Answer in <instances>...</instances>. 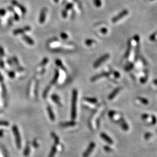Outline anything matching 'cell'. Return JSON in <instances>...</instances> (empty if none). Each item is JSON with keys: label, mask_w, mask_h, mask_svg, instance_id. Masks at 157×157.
Here are the masks:
<instances>
[{"label": "cell", "mask_w": 157, "mask_h": 157, "mask_svg": "<svg viewBox=\"0 0 157 157\" xmlns=\"http://www.w3.org/2000/svg\"><path fill=\"white\" fill-rule=\"evenodd\" d=\"M4 134V130H0V137H2Z\"/></svg>", "instance_id": "681fc988"}, {"label": "cell", "mask_w": 157, "mask_h": 157, "mask_svg": "<svg viewBox=\"0 0 157 157\" xmlns=\"http://www.w3.org/2000/svg\"><path fill=\"white\" fill-rule=\"evenodd\" d=\"M56 153V147L55 146H53L52 147V148L51 150V151H50V153L49 155H48V157H54Z\"/></svg>", "instance_id": "cb8c5ba5"}, {"label": "cell", "mask_w": 157, "mask_h": 157, "mask_svg": "<svg viewBox=\"0 0 157 157\" xmlns=\"http://www.w3.org/2000/svg\"><path fill=\"white\" fill-rule=\"evenodd\" d=\"M100 136H101L102 139H103L104 141H105L106 143H109L110 144H112L113 143V141L112 140V139L109 136H108L106 133H102L100 134Z\"/></svg>", "instance_id": "9c48e42d"}, {"label": "cell", "mask_w": 157, "mask_h": 157, "mask_svg": "<svg viewBox=\"0 0 157 157\" xmlns=\"http://www.w3.org/2000/svg\"><path fill=\"white\" fill-rule=\"evenodd\" d=\"M120 90H121V88L120 87H118L116 88V89H115L109 95V96H108V100H112L113 99H114L115 97L119 94V93L120 92Z\"/></svg>", "instance_id": "30bf717a"}, {"label": "cell", "mask_w": 157, "mask_h": 157, "mask_svg": "<svg viewBox=\"0 0 157 157\" xmlns=\"http://www.w3.org/2000/svg\"><path fill=\"white\" fill-rule=\"evenodd\" d=\"M8 9L9 10L10 12H12L13 13V19H14V20H16V21H19L20 19L18 13L15 11L14 8H13L12 6H8Z\"/></svg>", "instance_id": "8fae6325"}, {"label": "cell", "mask_w": 157, "mask_h": 157, "mask_svg": "<svg viewBox=\"0 0 157 157\" xmlns=\"http://www.w3.org/2000/svg\"><path fill=\"white\" fill-rule=\"evenodd\" d=\"M55 63L56 65H57V66L59 67V68H60L62 70H63V71L66 72V69L65 67L64 66V65H63V64L62 63V62L59 59H56V61H55Z\"/></svg>", "instance_id": "e0dca14e"}, {"label": "cell", "mask_w": 157, "mask_h": 157, "mask_svg": "<svg viewBox=\"0 0 157 157\" xmlns=\"http://www.w3.org/2000/svg\"><path fill=\"white\" fill-rule=\"evenodd\" d=\"M2 111H0V113H2Z\"/></svg>", "instance_id": "db71d44e"}, {"label": "cell", "mask_w": 157, "mask_h": 157, "mask_svg": "<svg viewBox=\"0 0 157 157\" xmlns=\"http://www.w3.org/2000/svg\"><path fill=\"white\" fill-rule=\"evenodd\" d=\"M157 36V30L150 36V40L151 41H154L155 39H156Z\"/></svg>", "instance_id": "1f68e13d"}, {"label": "cell", "mask_w": 157, "mask_h": 157, "mask_svg": "<svg viewBox=\"0 0 157 157\" xmlns=\"http://www.w3.org/2000/svg\"><path fill=\"white\" fill-rule=\"evenodd\" d=\"M113 76L116 77V78H119V77H120V74L119 72H116V71H115L114 72H113Z\"/></svg>", "instance_id": "f6af8a7d"}, {"label": "cell", "mask_w": 157, "mask_h": 157, "mask_svg": "<svg viewBox=\"0 0 157 157\" xmlns=\"http://www.w3.org/2000/svg\"><path fill=\"white\" fill-rule=\"evenodd\" d=\"M107 75H108V74L104 73V74H101V75L94 76H93L92 78L91 79V82H95V81H97V80H99L100 79L102 78V77L106 76H107Z\"/></svg>", "instance_id": "d6986e66"}, {"label": "cell", "mask_w": 157, "mask_h": 157, "mask_svg": "<svg viewBox=\"0 0 157 157\" xmlns=\"http://www.w3.org/2000/svg\"><path fill=\"white\" fill-rule=\"evenodd\" d=\"M0 81H1V82L3 81V77L1 75V73H0Z\"/></svg>", "instance_id": "f907efd6"}, {"label": "cell", "mask_w": 157, "mask_h": 157, "mask_svg": "<svg viewBox=\"0 0 157 157\" xmlns=\"http://www.w3.org/2000/svg\"><path fill=\"white\" fill-rule=\"evenodd\" d=\"M101 32L102 33L106 34L108 32V30L106 28H103V29H101Z\"/></svg>", "instance_id": "bcb514c9"}, {"label": "cell", "mask_w": 157, "mask_h": 157, "mask_svg": "<svg viewBox=\"0 0 157 157\" xmlns=\"http://www.w3.org/2000/svg\"><path fill=\"white\" fill-rule=\"evenodd\" d=\"M151 117L150 115L148 114H147V113H144V114H143L141 115V119L144 121H148L149 122V118Z\"/></svg>", "instance_id": "f1b7e54d"}, {"label": "cell", "mask_w": 157, "mask_h": 157, "mask_svg": "<svg viewBox=\"0 0 157 157\" xmlns=\"http://www.w3.org/2000/svg\"><path fill=\"white\" fill-rule=\"evenodd\" d=\"M9 123L7 121H4V120H0V126H6L8 127L9 126Z\"/></svg>", "instance_id": "d6a6232c"}, {"label": "cell", "mask_w": 157, "mask_h": 157, "mask_svg": "<svg viewBox=\"0 0 157 157\" xmlns=\"http://www.w3.org/2000/svg\"><path fill=\"white\" fill-rule=\"evenodd\" d=\"M11 3L13 5L16 6L17 8H18L19 9L20 11H21V12L22 13V14L25 15L26 13L27 12L26 8L25 6L23 5L20 4L18 1H16V0H11Z\"/></svg>", "instance_id": "52a82bcc"}, {"label": "cell", "mask_w": 157, "mask_h": 157, "mask_svg": "<svg viewBox=\"0 0 157 157\" xmlns=\"http://www.w3.org/2000/svg\"><path fill=\"white\" fill-rule=\"evenodd\" d=\"M0 68H4V62L3 61L2 58H0Z\"/></svg>", "instance_id": "60d3db41"}, {"label": "cell", "mask_w": 157, "mask_h": 157, "mask_svg": "<svg viewBox=\"0 0 157 157\" xmlns=\"http://www.w3.org/2000/svg\"><path fill=\"white\" fill-rule=\"evenodd\" d=\"M120 126L122 127V128L125 131H127L129 130V127L128 124L127 123V122L125 121V119H120Z\"/></svg>", "instance_id": "5bb4252c"}, {"label": "cell", "mask_w": 157, "mask_h": 157, "mask_svg": "<svg viewBox=\"0 0 157 157\" xmlns=\"http://www.w3.org/2000/svg\"><path fill=\"white\" fill-rule=\"evenodd\" d=\"M47 8L46 7H44L42 8L41 10L39 16V22L40 23L43 24L44 23L46 19V16H47Z\"/></svg>", "instance_id": "ba28073f"}, {"label": "cell", "mask_w": 157, "mask_h": 157, "mask_svg": "<svg viewBox=\"0 0 157 157\" xmlns=\"http://www.w3.org/2000/svg\"><path fill=\"white\" fill-rule=\"evenodd\" d=\"M51 136L53 138L54 140V143L55 144H59V137H58L56 135L55 133H51Z\"/></svg>", "instance_id": "d4e9b609"}, {"label": "cell", "mask_w": 157, "mask_h": 157, "mask_svg": "<svg viewBox=\"0 0 157 157\" xmlns=\"http://www.w3.org/2000/svg\"><path fill=\"white\" fill-rule=\"evenodd\" d=\"M47 111L49 115V117L52 121H54L55 120V115L54 112H53L52 109L51 107L50 106H47Z\"/></svg>", "instance_id": "2e32d148"}, {"label": "cell", "mask_w": 157, "mask_h": 157, "mask_svg": "<svg viewBox=\"0 0 157 157\" xmlns=\"http://www.w3.org/2000/svg\"><path fill=\"white\" fill-rule=\"evenodd\" d=\"M77 91L73 90L72 92V107H71V118L75 119L77 115Z\"/></svg>", "instance_id": "6da1fadb"}, {"label": "cell", "mask_w": 157, "mask_h": 157, "mask_svg": "<svg viewBox=\"0 0 157 157\" xmlns=\"http://www.w3.org/2000/svg\"><path fill=\"white\" fill-rule=\"evenodd\" d=\"M33 146L34 147H35V148L39 147V145L37 143V140H34L33 141Z\"/></svg>", "instance_id": "ee69618b"}, {"label": "cell", "mask_w": 157, "mask_h": 157, "mask_svg": "<svg viewBox=\"0 0 157 157\" xmlns=\"http://www.w3.org/2000/svg\"><path fill=\"white\" fill-rule=\"evenodd\" d=\"M48 59L47 58H44V59H43L42 62H41V63H40V66H44V65H46L47 63H48Z\"/></svg>", "instance_id": "d590c367"}, {"label": "cell", "mask_w": 157, "mask_h": 157, "mask_svg": "<svg viewBox=\"0 0 157 157\" xmlns=\"http://www.w3.org/2000/svg\"><path fill=\"white\" fill-rule=\"evenodd\" d=\"M12 131H13V134H14L15 140H16L17 147H18V149H20V148H21V147H22L21 138H20V133H19V132L18 127H17L16 125L13 126Z\"/></svg>", "instance_id": "7a4b0ae2"}, {"label": "cell", "mask_w": 157, "mask_h": 157, "mask_svg": "<svg viewBox=\"0 0 157 157\" xmlns=\"http://www.w3.org/2000/svg\"><path fill=\"white\" fill-rule=\"evenodd\" d=\"M62 16L63 18H66V17L68 16V11H66V9H63L62 11Z\"/></svg>", "instance_id": "8d00e7d4"}, {"label": "cell", "mask_w": 157, "mask_h": 157, "mask_svg": "<svg viewBox=\"0 0 157 157\" xmlns=\"http://www.w3.org/2000/svg\"><path fill=\"white\" fill-rule=\"evenodd\" d=\"M84 100H85L86 101H87V103L91 104H96L97 103V102H98V100L95 98L87 97V98H84Z\"/></svg>", "instance_id": "ffe728a7"}, {"label": "cell", "mask_w": 157, "mask_h": 157, "mask_svg": "<svg viewBox=\"0 0 157 157\" xmlns=\"http://www.w3.org/2000/svg\"><path fill=\"white\" fill-rule=\"evenodd\" d=\"M22 39L24 40V41L27 44L30 45V46H33L34 44V41L32 38H30L29 36L27 35H23L22 36Z\"/></svg>", "instance_id": "7c38bea8"}, {"label": "cell", "mask_w": 157, "mask_h": 157, "mask_svg": "<svg viewBox=\"0 0 157 157\" xmlns=\"http://www.w3.org/2000/svg\"><path fill=\"white\" fill-rule=\"evenodd\" d=\"M60 36H61V39L63 40H66L68 38V35L65 32H62L60 34Z\"/></svg>", "instance_id": "e575fe53"}, {"label": "cell", "mask_w": 157, "mask_h": 157, "mask_svg": "<svg viewBox=\"0 0 157 157\" xmlns=\"http://www.w3.org/2000/svg\"><path fill=\"white\" fill-rule=\"evenodd\" d=\"M152 136H153V134H152L151 133H147L146 135H145V139L146 140L149 139L152 137Z\"/></svg>", "instance_id": "ab89813d"}, {"label": "cell", "mask_w": 157, "mask_h": 157, "mask_svg": "<svg viewBox=\"0 0 157 157\" xmlns=\"http://www.w3.org/2000/svg\"><path fill=\"white\" fill-rule=\"evenodd\" d=\"M8 75H9V76L11 77V78H13V77H15V73L13 71H10L9 73H8Z\"/></svg>", "instance_id": "b9f144b4"}, {"label": "cell", "mask_w": 157, "mask_h": 157, "mask_svg": "<svg viewBox=\"0 0 157 157\" xmlns=\"http://www.w3.org/2000/svg\"><path fill=\"white\" fill-rule=\"evenodd\" d=\"M73 7V4H72V3H68V4H67L66 5V6H65V9L68 11L69 10L71 9Z\"/></svg>", "instance_id": "836d02e7"}, {"label": "cell", "mask_w": 157, "mask_h": 157, "mask_svg": "<svg viewBox=\"0 0 157 157\" xmlns=\"http://www.w3.org/2000/svg\"><path fill=\"white\" fill-rule=\"evenodd\" d=\"M6 14V10L4 8H1L0 9V16H3Z\"/></svg>", "instance_id": "f35d334b"}, {"label": "cell", "mask_w": 157, "mask_h": 157, "mask_svg": "<svg viewBox=\"0 0 157 157\" xmlns=\"http://www.w3.org/2000/svg\"><path fill=\"white\" fill-rule=\"evenodd\" d=\"M4 50L2 46H0V58H2L4 55Z\"/></svg>", "instance_id": "74e56055"}, {"label": "cell", "mask_w": 157, "mask_h": 157, "mask_svg": "<svg viewBox=\"0 0 157 157\" xmlns=\"http://www.w3.org/2000/svg\"><path fill=\"white\" fill-rule=\"evenodd\" d=\"M104 148L105 151H106V152H111V151H112V148L109 147L108 146H105L104 147Z\"/></svg>", "instance_id": "7bdbcfd3"}, {"label": "cell", "mask_w": 157, "mask_h": 157, "mask_svg": "<svg viewBox=\"0 0 157 157\" xmlns=\"http://www.w3.org/2000/svg\"><path fill=\"white\" fill-rule=\"evenodd\" d=\"M25 32H26L25 27H24L23 29H15V30L13 31V34H14V35L16 36V35H18V34H23Z\"/></svg>", "instance_id": "44dd1931"}, {"label": "cell", "mask_w": 157, "mask_h": 157, "mask_svg": "<svg viewBox=\"0 0 157 157\" xmlns=\"http://www.w3.org/2000/svg\"><path fill=\"white\" fill-rule=\"evenodd\" d=\"M131 47H132V46H131V44H130V42L129 41V46H128V49L126 51V54L125 55V58H128L129 55H130V51H131Z\"/></svg>", "instance_id": "83f0119b"}, {"label": "cell", "mask_w": 157, "mask_h": 157, "mask_svg": "<svg viewBox=\"0 0 157 157\" xmlns=\"http://www.w3.org/2000/svg\"><path fill=\"white\" fill-rule=\"evenodd\" d=\"M96 145L95 144L94 142H91L90 143L89 146L87 148V150L84 151V153L83 154V157H89L90 156V155L92 153V152L94 151L95 147H96Z\"/></svg>", "instance_id": "277c9868"}, {"label": "cell", "mask_w": 157, "mask_h": 157, "mask_svg": "<svg viewBox=\"0 0 157 157\" xmlns=\"http://www.w3.org/2000/svg\"><path fill=\"white\" fill-rule=\"evenodd\" d=\"M12 23H13V19L10 18L9 19V20H8V25H9V26L12 25Z\"/></svg>", "instance_id": "7dc6e473"}, {"label": "cell", "mask_w": 157, "mask_h": 157, "mask_svg": "<svg viewBox=\"0 0 157 157\" xmlns=\"http://www.w3.org/2000/svg\"><path fill=\"white\" fill-rule=\"evenodd\" d=\"M134 40H136V42L139 43V40H140V38H139V36H137V35L135 36H134Z\"/></svg>", "instance_id": "c3c4849f"}, {"label": "cell", "mask_w": 157, "mask_h": 157, "mask_svg": "<svg viewBox=\"0 0 157 157\" xmlns=\"http://www.w3.org/2000/svg\"><path fill=\"white\" fill-rule=\"evenodd\" d=\"M137 99H138V100H139L141 104H144V105H147V104H148V103H149V102H148V100L145 98L138 97Z\"/></svg>", "instance_id": "484cf974"}, {"label": "cell", "mask_w": 157, "mask_h": 157, "mask_svg": "<svg viewBox=\"0 0 157 157\" xmlns=\"http://www.w3.org/2000/svg\"><path fill=\"white\" fill-rule=\"evenodd\" d=\"M128 13H129V11H127V9L123 10V11H122L121 12L119 13L117 16H115L114 18H113L112 19V22L113 23H115V22L119 21V20L121 19L122 18H124V17L128 15Z\"/></svg>", "instance_id": "8992f818"}, {"label": "cell", "mask_w": 157, "mask_h": 157, "mask_svg": "<svg viewBox=\"0 0 157 157\" xmlns=\"http://www.w3.org/2000/svg\"><path fill=\"white\" fill-rule=\"evenodd\" d=\"M109 56L110 55L109 54H106L101 56L100 58H98V59L96 61V62H95V63H94V65H93L94 68H98V67H99L102 63H103L104 62H105L106 60L109 58Z\"/></svg>", "instance_id": "3957f363"}, {"label": "cell", "mask_w": 157, "mask_h": 157, "mask_svg": "<svg viewBox=\"0 0 157 157\" xmlns=\"http://www.w3.org/2000/svg\"><path fill=\"white\" fill-rule=\"evenodd\" d=\"M96 43V41L93 39H87V40H86L85 41V44L86 45H87V46H91V45H92L93 43Z\"/></svg>", "instance_id": "f546056e"}, {"label": "cell", "mask_w": 157, "mask_h": 157, "mask_svg": "<svg viewBox=\"0 0 157 157\" xmlns=\"http://www.w3.org/2000/svg\"><path fill=\"white\" fill-rule=\"evenodd\" d=\"M30 145H29V144H27L25 148V150H24V152H23L24 156H25V157L29 156V154H30Z\"/></svg>", "instance_id": "603a6c76"}, {"label": "cell", "mask_w": 157, "mask_h": 157, "mask_svg": "<svg viewBox=\"0 0 157 157\" xmlns=\"http://www.w3.org/2000/svg\"><path fill=\"white\" fill-rule=\"evenodd\" d=\"M59 76V71H58V69H55V70L54 77V78H53L52 80L51 81V84H54L55 83L57 82Z\"/></svg>", "instance_id": "ac0fdd59"}, {"label": "cell", "mask_w": 157, "mask_h": 157, "mask_svg": "<svg viewBox=\"0 0 157 157\" xmlns=\"http://www.w3.org/2000/svg\"><path fill=\"white\" fill-rule=\"evenodd\" d=\"M108 115H109V118L115 122H117V121L119 122L120 119H121V115H120L119 113L117 112L116 111H109V113H108Z\"/></svg>", "instance_id": "5b68a950"}, {"label": "cell", "mask_w": 157, "mask_h": 157, "mask_svg": "<svg viewBox=\"0 0 157 157\" xmlns=\"http://www.w3.org/2000/svg\"><path fill=\"white\" fill-rule=\"evenodd\" d=\"M50 89H51V86H48L46 88V89L44 90V92H43V96L44 98L46 97L47 96L48 93L49 92V91L50 90Z\"/></svg>", "instance_id": "4316f807"}, {"label": "cell", "mask_w": 157, "mask_h": 157, "mask_svg": "<svg viewBox=\"0 0 157 157\" xmlns=\"http://www.w3.org/2000/svg\"><path fill=\"white\" fill-rule=\"evenodd\" d=\"M76 125V123L73 120L70 122H64V123H62L61 124V126L62 127H72V126H75Z\"/></svg>", "instance_id": "4fadbf2b"}, {"label": "cell", "mask_w": 157, "mask_h": 157, "mask_svg": "<svg viewBox=\"0 0 157 157\" xmlns=\"http://www.w3.org/2000/svg\"><path fill=\"white\" fill-rule=\"evenodd\" d=\"M54 1L55 3H58V2H59V0H54Z\"/></svg>", "instance_id": "f5cc1de1"}, {"label": "cell", "mask_w": 157, "mask_h": 157, "mask_svg": "<svg viewBox=\"0 0 157 157\" xmlns=\"http://www.w3.org/2000/svg\"><path fill=\"white\" fill-rule=\"evenodd\" d=\"M12 60H13V61L15 62V64L16 65V66H18V69H19V70H23V68L19 65V62L18 59V58H17V57H16L15 56H13V58H12Z\"/></svg>", "instance_id": "7402d4cb"}, {"label": "cell", "mask_w": 157, "mask_h": 157, "mask_svg": "<svg viewBox=\"0 0 157 157\" xmlns=\"http://www.w3.org/2000/svg\"><path fill=\"white\" fill-rule=\"evenodd\" d=\"M93 2L95 5V6L97 7H100L102 5V2L101 0H93Z\"/></svg>", "instance_id": "4dcf8cb0"}, {"label": "cell", "mask_w": 157, "mask_h": 157, "mask_svg": "<svg viewBox=\"0 0 157 157\" xmlns=\"http://www.w3.org/2000/svg\"><path fill=\"white\" fill-rule=\"evenodd\" d=\"M51 99L53 101L55 102V103L58 105L59 106H62V104L60 101V98L56 94H53L51 96Z\"/></svg>", "instance_id": "9a60e30c"}, {"label": "cell", "mask_w": 157, "mask_h": 157, "mask_svg": "<svg viewBox=\"0 0 157 157\" xmlns=\"http://www.w3.org/2000/svg\"><path fill=\"white\" fill-rule=\"evenodd\" d=\"M154 84L155 85L157 86V80H155L154 81Z\"/></svg>", "instance_id": "816d5d0a"}]
</instances>
